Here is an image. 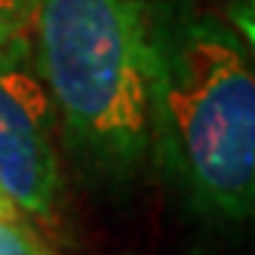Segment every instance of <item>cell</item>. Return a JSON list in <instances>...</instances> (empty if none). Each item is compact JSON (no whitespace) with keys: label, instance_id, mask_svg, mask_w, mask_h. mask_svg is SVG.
Returning a JSON list of instances; mask_svg holds the SVG:
<instances>
[{"label":"cell","instance_id":"1","mask_svg":"<svg viewBox=\"0 0 255 255\" xmlns=\"http://www.w3.org/2000/svg\"><path fill=\"white\" fill-rule=\"evenodd\" d=\"M154 154L191 203L255 222V62L215 15L151 9Z\"/></svg>","mask_w":255,"mask_h":255},{"label":"cell","instance_id":"2","mask_svg":"<svg viewBox=\"0 0 255 255\" xmlns=\"http://www.w3.org/2000/svg\"><path fill=\"white\" fill-rule=\"evenodd\" d=\"M28 56L68 151L102 178L154 154V34L141 0H31Z\"/></svg>","mask_w":255,"mask_h":255},{"label":"cell","instance_id":"7","mask_svg":"<svg viewBox=\"0 0 255 255\" xmlns=\"http://www.w3.org/2000/svg\"><path fill=\"white\" fill-rule=\"evenodd\" d=\"M15 212H19V209L12 206V200H9L3 191H0V215H15Z\"/></svg>","mask_w":255,"mask_h":255},{"label":"cell","instance_id":"6","mask_svg":"<svg viewBox=\"0 0 255 255\" xmlns=\"http://www.w3.org/2000/svg\"><path fill=\"white\" fill-rule=\"evenodd\" d=\"M228 28L240 37L249 59L255 62V0H228Z\"/></svg>","mask_w":255,"mask_h":255},{"label":"cell","instance_id":"5","mask_svg":"<svg viewBox=\"0 0 255 255\" xmlns=\"http://www.w3.org/2000/svg\"><path fill=\"white\" fill-rule=\"evenodd\" d=\"M31 0H0V49H28Z\"/></svg>","mask_w":255,"mask_h":255},{"label":"cell","instance_id":"4","mask_svg":"<svg viewBox=\"0 0 255 255\" xmlns=\"http://www.w3.org/2000/svg\"><path fill=\"white\" fill-rule=\"evenodd\" d=\"M0 255H56L49 243L31 228L28 215H0Z\"/></svg>","mask_w":255,"mask_h":255},{"label":"cell","instance_id":"3","mask_svg":"<svg viewBox=\"0 0 255 255\" xmlns=\"http://www.w3.org/2000/svg\"><path fill=\"white\" fill-rule=\"evenodd\" d=\"M56 111L28 49H0V191L22 215L52 222L62 200Z\"/></svg>","mask_w":255,"mask_h":255}]
</instances>
